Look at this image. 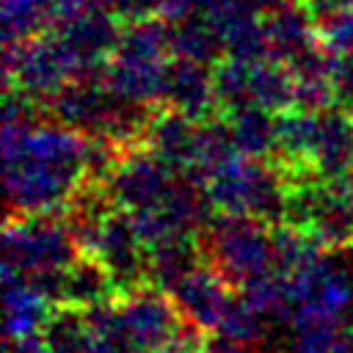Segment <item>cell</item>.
Returning a JSON list of instances; mask_svg holds the SVG:
<instances>
[{
  "mask_svg": "<svg viewBox=\"0 0 353 353\" xmlns=\"http://www.w3.org/2000/svg\"><path fill=\"white\" fill-rule=\"evenodd\" d=\"M91 138L39 116L3 124V182L14 212H58L91 182Z\"/></svg>",
  "mask_w": 353,
  "mask_h": 353,
  "instance_id": "6da1fadb",
  "label": "cell"
},
{
  "mask_svg": "<svg viewBox=\"0 0 353 353\" xmlns=\"http://www.w3.org/2000/svg\"><path fill=\"white\" fill-rule=\"evenodd\" d=\"M204 193L215 212L243 215L268 226L287 221L292 179L276 160L232 154L204 176Z\"/></svg>",
  "mask_w": 353,
  "mask_h": 353,
  "instance_id": "7a4b0ae2",
  "label": "cell"
},
{
  "mask_svg": "<svg viewBox=\"0 0 353 353\" xmlns=\"http://www.w3.org/2000/svg\"><path fill=\"white\" fill-rule=\"evenodd\" d=\"M171 55V22L163 17L130 19L116 52L99 66V77L119 97L160 108Z\"/></svg>",
  "mask_w": 353,
  "mask_h": 353,
  "instance_id": "3957f363",
  "label": "cell"
},
{
  "mask_svg": "<svg viewBox=\"0 0 353 353\" xmlns=\"http://www.w3.org/2000/svg\"><path fill=\"white\" fill-rule=\"evenodd\" d=\"M80 256L72 223L52 212H14L3 229V270L39 279L66 270Z\"/></svg>",
  "mask_w": 353,
  "mask_h": 353,
  "instance_id": "277c9868",
  "label": "cell"
},
{
  "mask_svg": "<svg viewBox=\"0 0 353 353\" xmlns=\"http://www.w3.org/2000/svg\"><path fill=\"white\" fill-rule=\"evenodd\" d=\"M3 74L6 85H14L39 105H47L72 80L88 72L66 39L50 28L25 41L3 44Z\"/></svg>",
  "mask_w": 353,
  "mask_h": 353,
  "instance_id": "5b68a950",
  "label": "cell"
},
{
  "mask_svg": "<svg viewBox=\"0 0 353 353\" xmlns=\"http://www.w3.org/2000/svg\"><path fill=\"white\" fill-rule=\"evenodd\" d=\"M201 248L207 262L234 290H243L259 276L276 270L270 226L254 218L215 212L201 232Z\"/></svg>",
  "mask_w": 353,
  "mask_h": 353,
  "instance_id": "8992f818",
  "label": "cell"
},
{
  "mask_svg": "<svg viewBox=\"0 0 353 353\" xmlns=\"http://www.w3.org/2000/svg\"><path fill=\"white\" fill-rule=\"evenodd\" d=\"M287 221L312 232L325 248L353 245V174L292 182Z\"/></svg>",
  "mask_w": 353,
  "mask_h": 353,
  "instance_id": "52a82bcc",
  "label": "cell"
},
{
  "mask_svg": "<svg viewBox=\"0 0 353 353\" xmlns=\"http://www.w3.org/2000/svg\"><path fill=\"white\" fill-rule=\"evenodd\" d=\"M179 179L182 174L171 168L163 157H157L149 146L130 143L119 149L110 171L97 185H102L113 207L124 212H146L165 204Z\"/></svg>",
  "mask_w": 353,
  "mask_h": 353,
  "instance_id": "ba28073f",
  "label": "cell"
},
{
  "mask_svg": "<svg viewBox=\"0 0 353 353\" xmlns=\"http://www.w3.org/2000/svg\"><path fill=\"white\" fill-rule=\"evenodd\" d=\"M116 312L135 353H165L185 328L174 298L154 284H143L119 295Z\"/></svg>",
  "mask_w": 353,
  "mask_h": 353,
  "instance_id": "9c48e42d",
  "label": "cell"
},
{
  "mask_svg": "<svg viewBox=\"0 0 353 353\" xmlns=\"http://www.w3.org/2000/svg\"><path fill=\"white\" fill-rule=\"evenodd\" d=\"M141 143L163 157L171 168L199 182L204 160V121H196L171 108H157L146 124Z\"/></svg>",
  "mask_w": 353,
  "mask_h": 353,
  "instance_id": "30bf717a",
  "label": "cell"
},
{
  "mask_svg": "<svg viewBox=\"0 0 353 353\" xmlns=\"http://www.w3.org/2000/svg\"><path fill=\"white\" fill-rule=\"evenodd\" d=\"M234 292L237 290L204 259L182 281H176L168 295L174 298V303L188 325H193L204 334H212L218 328L221 317L226 314Z\"/></svg>",
  "mask_w": 353,
  "mask_h": 353,
  "instance_id": "8fae6325",
  "label": "cell"
},
{
  "mask_svg": "<svg viewBox=\"0 0 353 353\" xmlns=\"http://www.w3.org/2000/svg\"><path fill=\"white\" fill-rule=\"evenodd\" d=\"M160 108H171L196 121L218 116V99L212 85V66L174 55L165 69Z\"/></svg>",
  "mask_w": 353,
  "mask_h": 353,
  "instance_id": "7c38bea8",
  "label": "cell"
},
{
  "mask_svg": "<svg viewBox=\"0 0 353 353\" xmlns=\"http://www.w3.org/2000/svg\"><path fill=\"white\" fill-rule=\"evenodd\" d=\"M116 17L119 14H113L108 8L85 3L69 22H63L52 30H58L66 39V44L74 50V55L80 58V63L91 74L116 52L119 41H121L124 28Z\"/></svg>",
  "mask_w": 353,
  "mask_h": 353,
  "instance_id": "4fadbf2b",
  "label": "cell"
},
{
  "mask_svg": "<svg viewBox=\"0 0 353 353\" xmlns=\"http://www.w3.org/2000/svg\"><path fill=\"white\" fill-rule=\"evenodd\" d=\"M312 171L317 176L353 174V113L342 105L317 110V138L312 154Z\"/></svg>",
  "mask_w": 353,
  "mask_h": 353,
  "instance_id": "5bb4252c",
  "label": "cell"
},
{
  "mask_svg": "<svg viewBox=\"0 0 353 353\" xmlns=\"http://www.w3.org/2000/svg\"><path fill=\"white\" fill-rule=\"evenodd\" d=\"M268 22V50L270 58L281 63L298 61L303 52L317 47L314 14L303 0H287L265 14Z\"/></svg>",
  "mask_w": 353,
  "mask_h": 353,
  "instance_id": "9a60e30c",
  "label": "cell"
},
{
  "mask_svg": "<svg viewBox=\"0 0 353 353\" xmlns=\"http://www.w3.org/2000/svg\"><path fill=\"white\" fill-rule=\"evenodd\" d=\"M3 306H6V336L28 339L41 336L55 303L41 295L22 273L3 270Z\"/></svg>",
  "mask_w": 353,
  "mask_h": 353,
  "instance_id": "2e32d148",
  "label": "cell"
},
{
  "mask_svg": "<svg viewBox=\"0 0 353 353\" xmlns=\"http://www.w3.org/2000/svg\"><path fill=\"white\" fill-rule=\"evenodd\" d=\"M121 295L113 273L91 254H80L63 273H61V290H58V306H74V309H94L102 303H110Z\"/></svg>",
  "mask_w": 353,
  "mask_h": 353,
  "instance_id": "e0dca14e",
  "label": "cell"
},
{
  "mask_svg": "<svg viewBox=\"0 0 353 353\" xmlns=\"http://www.w3.org/2000/svg\"><path fill=\"white\" fill-rule=\"evenodd\" d=\"M229 124V138L234 149L254 160H273L276 154V113L259 105L240 108L234 113H221Z\"/></svg>",
  "mask_w": 353,
  "mask_h": 353,
  "instance_id": "ac0fdd59",
  "label": "cell"
},
{
  "mask_svg": "<svg viewBox=\"0 0 353 353\" xmlns=\"http://www.w3.org/2000/svg\"><path fill=\"white\" fill-rule=\"evenodd\" d=\"M171 52L179 58L215 63L223 58V39L218 25L207 14H193L188 19L171 22Z\"/></svg>",
  "mask_w": 353,
  "mask_h": 353,
  "instance_id": "d6986e66",
  "label": "cell"
},
{
  "mask_svg": "<svg viewBox=\"0 0 353 353\" xmlns=\"http://www.w3.org/2000/svg\"><path fill=\"white\" fill-rule=\"evenodd\" d=\"M3 44L25 41L41 30H50L47 0H0Z\"/></svg>",
  "mask_w": 353,
  "mask_h": 353,
  "instance_id": "ffe728a7",
  "label": "cell"
},
{
  "mask_svg": "<svg viewBox=\"0 0 353 353\" xmlns=\"http://www.w3.org/2000/svg\"><path fill=\"white\" fill-rule=\"evenodd\" d=\"M353 345V328L342 320H317L295 328L292 353H342Z\"/></svg>",
  "mask_w": 353,
  "mask_h": 353,
  "instance_id": "44dd1931",
  "label": "cell"
},
{
  "mask_svg": "<svg viewBox=\"0 0 353 353\" xmlns=\"http://www.w3.org/2000/svg\"><path fill=\"white\" fill-rule=\"evenodd\" d=\"M314 25H317V44L325 52H331L334 58L353 52V8L350 6H336L314 14Z\"/></svg>",
  "mask_w": 353,
  "mask_h": 353,
  "instance_id": "7402d4cb",
  "label": "cell"
},
{
  "mask_svg": "<svg viewBox=\"0 0 353 353\" xmlns=\"http://www.w3.org/2000/svg\"><path fill=\"white\" fill-rule=\"evenodd\" d=\"M262 323H265V317L237 290L234 298H232V303H229V309H226V314L221 317V323H218V328L212 334H221V336L237 339L243 345H251V342H256L262 336Z\"/></svg>",
  "mask_w": 353,
  "mask_h": 353,
  "instance_id": "603a6c76",
  "label": "cell"
},
{
  "mask_svg": "<svg viewBox=\"0 0 353 353\" xmlns=\"http://www.w3.org/2000/svg\"><path fill=\"white\" fill-rule=\"evenodd\" d=\"M334 94L336 105L353 113V52L334 61Z\"/></svg>",
  "mask_w": 353,
  "mask_h": 353,
  "instance_id": "cb8c5ba5",
  "label": "cell"
},
{
  "mask_svg": "<svg viewBox=\"0 0 353 353\" xmlns=\"http://www.w3.org/2000/svg\"><path fill=\"white\" fill-rule=\"evenodd\" d=\"M6 353H50L41 336H28V339H11Z\"/></svg>",
  "mask_w": 353,
  "mask_h": 353,
  "instance_id": "d4e9b609",
  "label": "cell"
},
{
  "mask_svg": "<svg viewBox=\"0 0 353 353\" xmlns=\"http://www.w3.org/2000/svg\"><path fill=\"white\" fill-rule=\"evenodd\" d=\"M91 6H99V8H108V11H113V14H119V17H127L130 14V6H132V0H88Z\"/></svg>",
  "mask_w": 353,
  "mask_h": 353,
  "instance_id": "484cf974",
  "label": "cell"
},
{
  "mask_svg": "<svg viewBox=\"0 0 353 353\" xmlns=\"http://www.w3.org/2000/svg\"><path fill=\"white\" fill-rule=\"evenodd\" d=\"M309 6L312 14H320V11H328V8H336V6H350L353 8V0H303Z\"/></svg>",
  "mask_w": 353,
  "mask_h": 353,
  "instance_id": "4316f807",
  "label": "cell"
},
{
  "mask_svg": "<svg viewBox=\"0 0 353 353\" xmlns=\"http://www.w3.org/2000/svg\"><path fill=\"white\" fill-rule=\"evenodd\" d=\"M262 3V8H265V14L270 11V8H276V6H281V3H287V0H259Z\"/></svg>",
  "mask_w": 353,
  "mask_h": 353,
  "instance_id": "83f0119b",
  "label": "cell"
}]
</instances>
